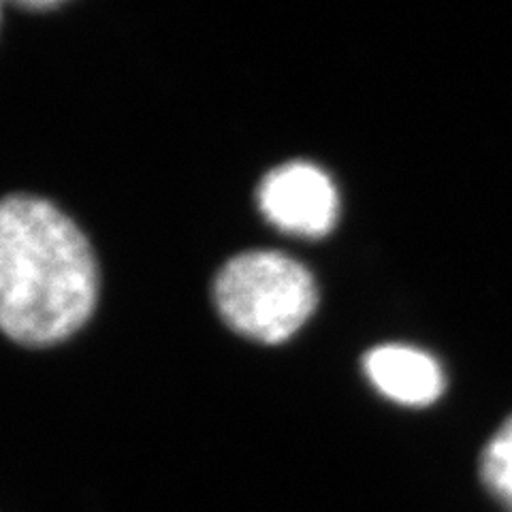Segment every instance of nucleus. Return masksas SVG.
I'll return each mask as SVG.
<instances>
[{
    "label": "nucleus",
    "instance_id": "nucleus-5",
    "mask_svg": "<svg viewBox=\"0 0 512 512\" xmlns=\"http://www.w3.org/2000/svg\"><path fill=\"white\" fill-rule=\"evenodd\" d=\"M480 478L493 498L512 512V414L480 455Z\"/></svg>",
    "mask_w": 512,
    "mask_h": 512
},
{
    "label": "nucleus",
    "instance_id": "nucleus-6",
    "mask_svg": "<svg viewBox=\"0 0 512 512\" xmlns=\"http://www.w3.org/2000/svg\"><path fill=\"white\" fill-rule=\"evenodd\" d=\"M22 7L30 9V11H43V9L58 7V3H50V0H47V3H35V0H32V3H22Z\"/></svg>",
    "mask_w": 512,
    "mask_h": 512
},
{
    "label": "nucleus",
    "instance_id": "nucleus-2",
    "mask_svg": "<svg viewBox=\"0 0 512 512\" xmlns=\"http://www.w3.org/2000/svg\"><path fill=\"white\" fill-rule=\"evenodd\" d=\"M218 314L248 340L280 344L306 325L318 303L310 271L288 254L254 250L237 254L214 282Z\"/></svg>",
    "mask_w": 512,
    "mask_h": 512
},
{
    "label": "nucleus",
    "instance_id": "nucleus-4",
    "mask_svg": "<svg viewBox=\"0 0 512 512\" xmlns=\"http://www.w3.org/2000/svg\"><path fill=\"white\" fill-rule=\"evenodd\" d=\"M363 367L384 397L404 406H427L436 402L444 389V374L438 361L412 346H378L367 352Z\"/></svg>",
    "mask_w": 512,
    "mask_h": 512
},
{
    "label": "nucleus",
    "instance_id": "nucleus-1",
    "mask_svg": "<svg viewBox=\"0 0 512 512\" xmlns=\"http://www.w3.org/2000/svg\"><path fill=\"white\" fill-rule=\"evenodd\" d=\"M99 267L77 224L50 201H0V329L24 346L67 340L94 312Z\"/></svg>",
    "mask_w": 512,
    "mask_h": 512
},
{
    "label": "nucleus",
    "instance_id": "nucleus-3",
    "mask_svg": "<svg viewBox=\"0 0 512 512\" xmlns=\"http://www.w3.org/2000/svg\"><path fill=\"white\" fill-rule=\"evenodd\" d=\"M263 216L284 233L327 235L340 216V197L329 175L312 163H286L271 169L256 192Z\"/></svg>",
    "mask_w": 512,
    "mask_h": 512
}]
</instances>
